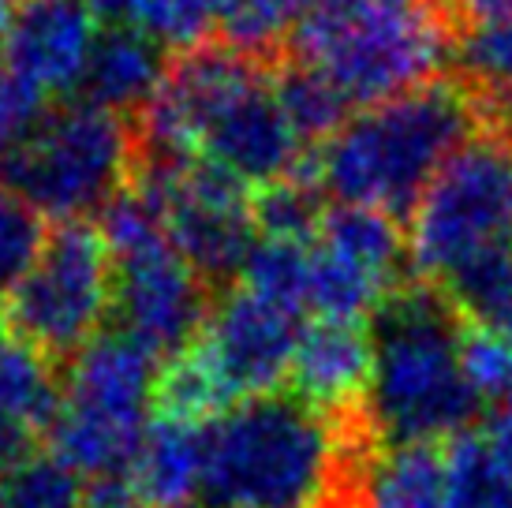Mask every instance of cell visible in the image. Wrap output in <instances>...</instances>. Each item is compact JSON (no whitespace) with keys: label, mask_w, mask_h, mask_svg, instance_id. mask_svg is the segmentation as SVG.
Here are the masks:
<instances>
[{"label":"cell","mask_w":512,"mask_h":508,"mask_svg":"<svg viewBox=\"0 0 512 508\" xmlns=\"http://www.w3.org/2000/svg\"><path fill=\"white\" fill-rule=\"evenodd\" d=\"M483 131L468 94L441 75L408 94L367 105L311 150V176L326 202L412 221L430 180Z\"/></svg>","instance_id":"6da1fadb"},{"label":"cell","mask_w":512,"mask_h":508,"mask_svg":"<svg viewBox=\"0 0 512 508\" xmlns=\"http://www.w3.org/2000/svg\"><path fill=\"white\" fill-rule=\"evenodd\" d=\"M374 374L367 415L385 445H449L475 430L479 400L460 363L464 314L427 281L408 277L370 314Z\"/></svg>","instance_id":"7a4b0ae2"},{"label":"cell","mask_w":512,"mask_h":508,"mask_svg":"<svg viewBox=\"0 0 512 508\" xmlns=\"http://www.w3.org/2000/svg\"><path fill=\"white\" fill-rule=\"evenodd\" d=\"M337 482V423L281 389L206 423L195 508H329Z\"/></svg>","instance_id":"3957f363"},{"label":"cell","mask_w":512,"mask_h":508,"mask_svg":"<svg viewBox=\"0 0 512 508\" xmlns=\"http://www.w3.org/2000/svg\"><path fill=\"white\" fill-rule=\"evenodd\" d=\"M453 23L438 0H299L281 60L307 64L367 109L445 75Z\"/></svg>","instance_id":"277c9868"},{"label":"cell","mask_w":512,"mask_h":508,"mask_svg":"<svg viewBox=\"0 0 512 508\" xmlns=\"http://www.w3.org/2000/svg\"><path fill=\"white\" fill-rule=\"evenodd\" d=\"M135 124L90 101H60L23 142L0 154V187L45 221H90L131 187Z\"/></svg>","instance_id":"5b68a950"},{"label":"cell","mask_w":512,"mask_h":508,"mask_svg":"<svg viewBox=\"0 0 512 508\" xmlns=\"http://www.w3.org/2000/svg\"><path fill=\"white\" fill-rule=\"evenodd\" d=\"M113 251V318L157 363L184 355L199 340L214 292L172 247L157 210L139 191L120 195L98 217Z\"/></svg>","instance_id":"8992f818"},{"label":"cell","mask_w":512,"mask_h":508,"mask_svg":"<svg viewBox=\"0 0 512 508\" xmlns=\"http://www.w3.org/2000/svg\"><path fill=\"white\" fill-rule=\"evenodd\" d=\"M157 370V359L135 337L116 325L101 329L64 363L60 411L45 430L53 456L86 479L131 471L154 411Z\"/></svg>","instance_id":"52a82bcc"},{"label":"cell","mask_w":512,"mask_h":508,"mask_svg":"<svg viewBox=\"0 0 512 508\" xmlns=\"http://www.w3.org/2000/svg\"><path fill=\"white\" fill-rule=\"evenodd\" d=\"M512 247V139L475 131L423 191L408 221L415 281L441 288L490 251Z\"/></svg>","instance_id":"ba28073f"},{"label":"cell","mask_w":512,"mask_h":508,"mask_svg":"<svg viewBox=\"0 0 512 508\" xmlns=\"http://www.w3.org/2000/svg\"><path fill=\"white\" fill-rule=\"evenodd\" d=\"M113 318V251L98 221H60L30 273L0 299V325L49 363H72Z\"/></svg>","instance_id":"9c48e42d"},{"label":"cell","mask_w":512,"mask_h":508,"mask_svg":"<svg viewBox=\"0 0 512 508\" xmlns=\"http://www.w3.org/2000/svg\"><path fill=\"white\" fill-rule=\"evenodd\" d=\"M299 322L303 318L258 299L243 284H232L214 296L210 318L191 348L225 389L228 404H243L281 393L303 333Z\"/></svg>","instance_id":"30bf717a"},{"label":"cell","mask_w":512,"mask_h":508,"mask_svg":"<svg viewBox=\"0 0 512 508\" xmlns=\"http://www.w3.org/2000/svg\"><path fill=\"white\" fill-rule=\"evenodd\" d=\"M98 27L86 0H15L0 60L30 86H38L53 105L72 101L83 83Z\"/></svg>","instance_id":"8fae6325"},{"label":"cell","mask_w":512,"mask_h":508,"mask_svg":"<svg viewBox=\"0 0 512 508\" xmlns=\"http://www.w3.org/2000/svg\"><path fill=\"white\" fill-rule=\"evenodd\" d=\"M370 374H374V340L367 322H333L314 318L303 325L292 355L288 393L329 419L367 408Z\"/></svg>","instance_id":"7c38bea8"},{"label":"cell","mask_w":512,"mask_h":508,"mask_svg":"<svg viewBox=\"0 0 512 508\" xmlns=\"http://www.w3.org/2000/svg\"><path fill=\"white\" fill-rule=\"evenodd\" d=\"M169 60V49L135 23L98 27V38H94V49H90L83 83H79L75 98L135 120L157 98V90L165 83V71H169Z\"/></svg>","instance_id":"4fadbf2b"},{"label":"cell","mask_w":512,"mask_h":508,"mask_svg":"<svg viewBox=\"0 0 512 508\" xmlns=\"http://www.w3.org/2000/svg\"><path fill=\"white\" fill-rule=\"evenodd\" d=\"M445 75L468 94L483 131L512 139V23L453 27Z\"/></svg>","instance_id":"5bb4252c"},{"label":"cell","mask_w":512,"mask_h":508,"mask_svg":"<svg viewBox=\"0 0 512 508\" xmlns=\"http://www.w3.org/2000/svg\"><path fill=\"white\" fill-rule=\"evenodd\" d=\"M206 456V423L154 415L131 460V479L150 508H195Z\"/></svg>","instance_id":"9a60e30c"},{"label":"cell","mask_w":512,"mask_h":508,"mask_svg":"<svg viewBox=\"0 0 512 508\" xmlns=\"http://www.w3.org/2000/svg\"><path fill=\"white\" fill-rule=\"evenodd\" d=\"M359 508H453L445 445H382L363 475Z\"/></svg>","instance_id":"2e32d148"},{"label":"cell","mask_w":512,"mask_h":508,"mask_svg":"<svg viewBox=\"0 0 512 508\" xmlns=\"http://www.w3.org/2000/svg\"><path fill=\"white\" fill-rule=\"evenodd\" d=\"M314 243L348 258L352 266L367 269L370 277H378L389 288H397V284H404L412 277V266H408V236L400 232V225L393 217H385L378 210L329 202L322 221H318Z\"/></svg>","instance_id":"e0dca14e"},{"label":"cell","mask_w":512,"mask_h":508,"mask_svg":"<svg viewBox=\"0 0 512 508\" xmlns=\"http://www.w3.org/2000/svg\"><path fill=\"white\" fill-rule=\"evenodd\" d=\"M60 411V367L15 337H0V415L23 419L38 434Z\"/></svg>","instance_id":"ac0fdd59"},{"label":"cell","mask_w":512,"mask_h":508,"mask_svg":"<svg viewBox=\"0 0 512 508\" xmlns=\"http://www.w3.org/2000/svg\"><path fill=\"white\" fill-rule=\"evenodd\" d=\"M441 292L453 299L464 322L512 344V247L475 258L453 281L441 284Z\"/></svg>","instance_id":"d6986e66"},{"label":"cell","mask_w":512,"mask_h":508,"mask_svg":"<svg viewBox=\"0 0 512 508\" xmlns=\"http://www.w3.org/2000/svg\"><path fill=\"white\" fill-rule=\"evenodd\" d=\"M273 86H277V98L285 105L292 127L299 131V139L307 142V150L322 146L352 116V105L341 98V90L307 64L277 60Z\"/></svg>","instance_id":"ffe728a7"},{"label":"cell","mask_w":512,"mask_h":508,"mask_svg":"<svg viewBox=\"0 0 512 508\" xmlns=\"http://www.w3.org/2000/svg\"><path fill=\"white\" fill-rule=\"evenodd\" d=\"M236 284H243L247 292H255L273 307L303 318L307 288H311V243L258 240Z\"/></svg>","instance_id":"44dd1931"},{"label":"cell","mask_w":512,"mask_h":508,"mask_svg":"<svg viewBox=\"0 0 512 508\" xmlns=\"http://www.w3.org/2000/svg\"><path fill=\"white\" fill-rule=\"evenodd\" d=\"M453 508H512V475L498 460L486 430H464L445 445Z\"/></svg>","instance_id":"7402d4cb"},{"label":"cell","mask_w":512,"mask_h":508,"mask_svg":"<svg viewBox=\"0 0 512 508\" xmlns=\"http://www.w3.org/2000/svg\"><path fill=\"white\" fill-rule=\"evenodd\" d=\"M86 482L79 471L53 452H34L30 460L0 475V508H83Z\"/></svg>","instance_id":"603a6c76"},{"label":"cell","mask_w":512,"mask_h":508,"mask_svg":"<svg viewBox=\"0 0 512 508\" xmlns=\"http://www.w3.org/2000/svg\"><path fill=\"white\" fill-rule=\"evenodd\" d=\"M225 8L228 0H135V27H143L169 53H184L217 38Z\"/></svg>","instance_id":"cb8c5ba5"},{"label":"cell","mask_w":512,"mask_h":508,"mask_svg":"<svg viewBox=\"0 0 512 508\" xmlns=\"http://www.w3.org/2000/svg\"><path fill=\"white\" fill-rule=\"evenodd\" d=\"M460 363L479 408H490L494 419L512 415V344L464 322L460 337Z\"/></svg>","instance_id":"d4e9b609"},{"label":"cell","mask_w":512,"mask_h":508,"mask_svg":"<svg viewBox=\"0 0 512 508\" xmlns=\"http://www.w3.org/2000/svg\"><path fill=\"white\" fill-rule=\"evenodd\" d=\"M49 225L30 202L0 187V299L30 273L45 247Z\"/></svg>","instance_id":"484cf974"},{"label":"cell","mask_w":512,"mask_h":508,"mask_svg":"<svg viewBox=\"0 0 512 508\" xmlns=\"http://www.w3.org/2000/svg\"><path fill=\"white\" fill-rule=\"evenodd\" d=\"M49 109H53V101L0 60V154L27 139Z\"/></svg>","instance_id":"4316f807"},{"label":"cell","mask_w":512,"mask_h":508,"mask_svg":"<svg viewBox=\"0 0 512 508\" xmlns=\"http://www.w3.org/2000/svg\"><path fill=\"white\" fill-rule=\"evenodd\" d=\"M83 508H150V501L135 486L131 471H116V475H101V479L86 482Z\"/></svg>","instance_id":"83f0119b"},{"label":"cell","mask_w":512,"mask_h":508,"mask_svg":"<svg viewBox=\"0 0 512 508\" xmlns=\"http://www.w3.org/2000/svg\"><path fill=\"white\" fill-rule=\"evenodd\" d=\"M34 452H38V430L27 426L23 419L0 415V475L30 460Z\"/></svg>","instance_id":"f1b7e54d"},{"label":"cell","mask_w":512,"mask_h":508,"mask_svg":"<svg viewBox=\"0 0 512 508\" xmlns=\"http://www.w3.org/2000/svg\"><path fill=\"white\" fill-rule=\"evenodd\" d=\"M453 27L464 23H512V0H438Z\"/></svg>","instance_id":"f546056e"},{"label":"cell","mask_w":512,"mask_h":508,"mask_svg":"<svg viewBox=\"0 0 512 508\" xmlns=\"http://www.w3.org/2000/svg\"><path fill=\"white\" fill-rule=\"evenodd\" d=\"M86 8L94 12L101 27H109V23H135V0H86Z\"/></svg>","instance_id":"4dcf8cb0"},{"label":"cell","mask_w":512,"mask_h":508,"mask_svg":"<svg viewBox=\"0 0 512 508\" xmlns=\"http://www.w3.org/2000/svg\"><path fill=\"white\" fill-rule=\"evenodd\" d=\"M486 438H490V445L498 452V460L505 464V471L512 475V415H501V419L486 426Z\"/></svg>","instance_id":"1f68e13d"},{"label":"cell","mask_w":512,"mask_h":508,"mask_svg":"<svg viewBox=\"0 0 512 508\" xmlns=\"http://www.w3.org/2000/svg\"><path fill=\"white\" fill-rule=\"evenodd\" d=\"M12 12H15V0H0V42H4V30L12 23Z\"/></svg>","instance_id":"d6a6232c"}]
</instances>
